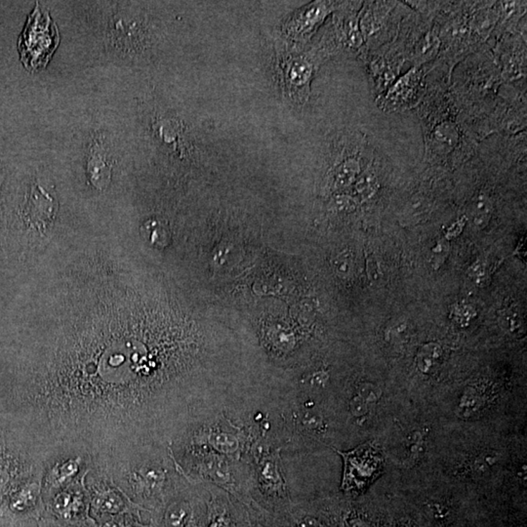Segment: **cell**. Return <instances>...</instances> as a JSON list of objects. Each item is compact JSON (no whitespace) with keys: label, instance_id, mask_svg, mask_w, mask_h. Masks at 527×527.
Listing matches in <instances>:
<instances>
[{"label":"cell","instance_id":"cell-1","mask_svg":"<svg viewBox=\"0 0 527 527\" xmlns=\"http://www.w3.org/2000/svg\"><path fill=\"white\" fill-rule=\"evenodd\" d=\"M95 471L123 493L140 500L165 497L177 484V475L163 446H148L118 456Z\"/></svg>","mask_w":527,"mask_h":527},{"label":"cell","instance_id":"cell-5","mask_svg":"<svg viewBox=\"0 0 527 527\" xmlns=\"http://www.w3.org/2000/svg\"><path fill=\"white\" fill-rule=\"evenodd\" d=\"M346 462L343 485L346 489H362L375 478L380 468L381 459L372 446L367 445L352 453L339 452Z\"/></svg>","mask_w":527,"mask_h":527},{"label":"cell","instance_id":"cell-23","mask_svg":"<svg viewBox=\"0 0 527 527\" xmlns=\"http://www.w3.org/2000/svg\"><path fill=\"white\" fill-rule=\"evenodd\" d=\"M300 527H322L319 523L315 519L306 518L303 519Z\"/></svg>","mask_w":527,"mask_h":527},{"label":"cell","instance_id":"cell-19","mask_svg":"<svg viewBox=\"0 0 527 527\" xmlns=\"http://www.w3.org/2000/svg\"><path fill=\"white\" fill-rule=\"evenodd\" d=\"M367 274H368V277H369V279H373V281H376V279H379L380 269H379V266H378L377 261L376 260H375L374 257H372V256L368 257Z\"/></svg>","mask_w":527,"mask_h":527},{"label":"cell","instance_id":"cell-21","mask_svg":"<svg viewBox=\"0 0 527 527\" xmlns=\"http://www.w3.org/2000/svg\"><path fill=\"white\" fill-rule=\"evenodd\" d=\"M432 512L433 516L438 519L445 518L446 514H447V510H446L445 507L440 505V504H435V505L432 506Z\"/></svg>","mask_w":527,"mask_h":527},{"label":"cell","instance_id":"cell-12","mask_svg":"<svg viewBox=\"0 0 527 527\" xmlns=\"http://www.w3.org/2000/svg\"><path fill=\"white\" fill-rule=\"evenodd\" d=\"M499 324L502 329L514 336H519L524 333L523 317L519 316L516 310L511 309V307L503 310L499 314Z\"/></svg>","mask_w":527,"mask_h":527},{"label":"cell","instance_id":"cell-2","mask_svg":"<svg viewBox=\"0 0 527 527\" xmlns=\"http://www.w3.org/2000/svg\"><path fill=\"white\" fill-rule=\"evenodd\" d=\"M59 32L49 14L35 7L27 19L19 39L20 58L26 69L39 72L44 69L59 45Z\"/></svg>","mask_w":527,"mask_h":527},{"label":"cell","instance_id":"cell-11","mask_svg":"<svg viewBox=\"0 0 527 527\" xmlns=\"http://www.w3.org/2000/svg\"><path fill=\"white\" fill-rule=\"evenodd\" d=\"M416 82H417V78H416L415 72H409L393 85L386 100L389 103L400 104L410 99L411 96L414 94Z\"/></svg>","mask_w":527,"mask_h":527},{"label":"cell","instance_id":"cell-17","mask_svg":"<svg viewBox=\"0 0 527 527\" xmlns=\"http://www.w3.org/2000/svg\"><path fill=\"white\" fill-rule=\"evenodd\" d=\"M495 462L496 457L493 455V454H491V455L490 454H483L481 457L476 459L474 468H475L476 471L483 473V471H485L488 469L493 467Z\"/></svg>","mask_w":527,"mask_h":527},{"label":"cell","instance_id":"cell-4","mask_svg":"<svg viewBox=\"0 0 527 527\" xmlns=\"http://www.w3.org/2000/svg\"><path fill=\"white\" fill-rule=\"evenodd\" d=\"M333 7L332 2H312L284 18L279 26V44L290 49H298L331 13Z\"/></svg>","mask_w":527,"mask_h":527},{"label":"cell","instance_id":"cell-15","mask_svg":"<svg viewBox=\"0 0 527 527\" xmlns=\"http://www.w3.org/2000/svg\"><path fill=\"white\" fill-rule=\"evenodd\" d=\"M381 395V391L375 387L374 385L364 384L360 387L359 391V395L357 397L362 398L363 402L369 405L377 402L379 400Z\"/></svg>","mask_w":527,"mask_h":527},{"label":"cell","instance_id":"cell-8","mask_svg":"<svg viewBox=\"0 0 527 527\" xmlns=\"http://www.w3.org/2000/svg\"><path fill=\"white\" fill-rule=\"evenodd\" d=\"M94 503L98 511L110 514H120L125 506L120 493L110 488L96 494Z\"/></svg>","mask_w":527,"mask_h":527},{"label":"cell","instance_id":"cell-6","mask_svg":"<svg viewBox=\"0 0 527 527\" xmlns=\"http://www.w3.org/2000/svg\"><path fill=\"white\" fill-rule=\"evenodd\" d=\"M91 156L88 168L91 176V182L99 190H105L110 181V169L107 160L99 151H95Z\"/></svg>","mask_w":527,"mask_h":527},{"label":"cell","instance_id":"cell-18","mask_svg":"<svg viewBox=\"0 0 527 527\" xmlns=\"http://www.w3.org/2000/svg\"><path fill=\"white\" fill-rule=\"evenodd\" d=\"M367 403L363 402L362 398L355 397L350 402V410H352L353 414L357 416V417H362L367 413Z\"/></svg>","mask_w":527,"mask_h":527},{"label":"cell","instance_id":"cell-22","mask_svg":"<svg viewBox=\"0 0 527 527\" xmlns=\"http://www.w3.org/2000/svg\"><path fill=\"white\" fill-rule=\"evenodd\" d=\"M464 226V220L456 222L455 224L448 231V236H454L460 233Z\"/></svg>","mask_w":527,"mask_h":527},{"label":"cell","instance_id":"cell-24","mask_svg":"<svg viewBox=\"0 0 527 527\" xmlns=\"http://www.w3.org/2000/svg\"><path fill=\"white\" fill-rule=\"evenodd\" d=\"M104 527H125V526L121 523V521H112L106 523Z\"/></svg>","mask_w":527,"mask_h":527},{"label":"cell","instance_id":"cell-20","mask_svg":"<svg viewBox=\"0 0 527 527\" xmlns=\"http://www.w3.org/2000/svg\"><path fill=\"white\" fill-rule=\"evenodd\" d=\"M470 276L474 279H476L478 284L480 281H484L483 277H485V268H484L483 265L480 263V262L474 265L470 269Z\"/></svg>","mask_w":527,"mask_h":527},{"label":"cell","instance_id":"cell-7","mask_svg":"<svg viewBox=\"0 0 527 527\" xmlns=\"http://www.w3.org/2000/svg\"><path fill=\"white\" fill-rule=\"evenodd\" d=\"M166 527H188L191 523V509L186 501H176L166 509L165 514Z\"/></svg>","mask_w":527,"mask_h":527},{"label":"cell","instance_id":"cell-10","mask_svg":"<svg viewBox=\"0 0 527 527\" xmlns=\"http://www.w3.org/2000/svg\"><path fill=\"white\" fill-rule=\"evenodd\" d=\"M360 171V161L357 158H350L338 165L334 172V184L336 188H346L354 183Z\"/></svg>","mask_w":527,"mask_h":527},{"label":"cell","instance_id":"cell-13","mask_svg":"<svg viewBox=\"0 0 527 527\" xmlns=\"http://www.w3.org/2000/svg\"><path fill=\"white\" fill-rule=\"evenodd\" d=\"M441 350L436 344H428L421 349L418 355V367L424 373L430 372L440 359Z\"/></svg>","mask_w":527,"mask_h":527},{"label":"cell","instance_id":"cell-16","mask_svg":"<svg viewBox=\"0 0 527 527\" xmlns=\"http://www.w3.org/2000/svg\"><path fill=\"white\" fill-rule=\"evenodd\" d=\"M437 139L440 142L445 144H452L456 142L457 140V134H456L455 128L450 125H443L438 128L437 133H436Z\"/></svg>","mask_w":527,"mask_h":527},{"label":"cell","instance_id":"cell-14","mask_svg":"<svg viewBox=\"0 0 527 527\" xmlns=\"http://www.w3.org/2000/svg\"><path fill=\"white\" fill-rule=\"evenodd\" d=\"M377 186V179L374 174L367 172L363 174L357 182V191L362 198H368L374 195Z\"/></svg>","mask_w":527,"mask_h":527},{"label":"cell","instance_id":"cell-9","mask_svg":"<svg viewBox=\"0 0 527 527\" xmlns=\"http://www.w3.org/2000/svg\"><path fill=\"white\" fill-rule=\"evenodd\" d=\"M493 215V203L490 198L484 193H480L471 203V216L474 225L478 229H483L488 225Z\"/></svg>","mask_w":527,"mask_h":527},{"label":"cell","instance_id":"cell-3","mask_svg":"<svg viewBox=\"0 0 527 527\" xmlns=\"http://www.w3.org/2000/svg\"><path fill=\"white\" fill-rule=\"evenodd\" d=\"M279 84L290 102L302 105L309 99L315 65L311 58L298 49L281 46L277 52Z\"/></svg>","mask_w":527,"mask_h":527}]
</instances>
